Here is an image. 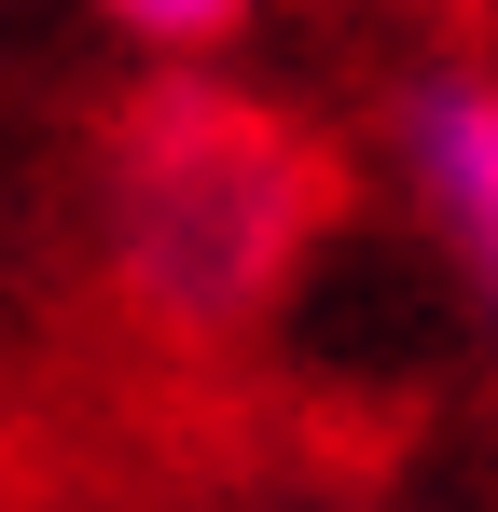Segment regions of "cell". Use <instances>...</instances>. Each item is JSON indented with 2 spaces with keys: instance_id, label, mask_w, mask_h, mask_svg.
<instances>
[{
  "instance_id": "1",
  "label": "cell",
  "mask_w": 498,
  "mask_h": 512,
  "mask_svg": "<svg viewBox=\"0 0 498 512\" xmlns=\"http://www.w3.org/2000/svg\"><path fill=\"white\" fill-rule=\"evenodd\" d=\"M319 139L277 125L222 70H153V97L97 153V250L153 333H249L319 236Z\"/></svg>"
},
{
  "instance_id": "2",
  "label": "cell",
  "mask_w": 498,
  "mask_h": 512,
  "mask_svg": "<svg viewBox=\"0 0 498 512\" xmlns=\"http://www.w3.org/2000/svg\"><path fill=\"white\" fill-rule=\"evenodd\" d=\"M374 153H388V194H402V222L429 236L471 346L498 360V56H415L402 84H388Z\"/></svg>"
},
{
  "instance_id": "3",
  "label": "cell",
  "mask_w": 498,
  "mask_h": 512,
  "mask_svg": "<svg viewBox=\"0 0 498 512\" xmlns=\"http://www.w3.org/2000/svg\"><path fill=\"white\" fill-rule=\"evenodd\" d=\"M83 14H97L139 70H222L249 28L277 14V0H83Z\"/></svg>"
}]
</instances>
